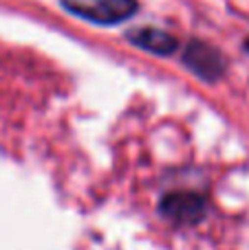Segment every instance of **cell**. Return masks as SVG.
I'll return each mask as SVG.
<instances>
[{"label":"cell","mask_w":249,"mask_h":250,"mask_svg":"<svg viewBox=\"0 0 249 250\" xmlns=\"http://www.w3.org/2000/svg\"><path fill=\"white\" fill-rule=\"evenodd\" d=\"M62 2L69 11L100 24L122 22L130 18V13L137 9L135 0H62Z\"/></svg>","instance_id":"1"},{"label":"cell","mask_w":249,"mask_h":250,"mask_svg":"<svg viewBox=\"0 0 249 250\" xmlns=\"http://www.w3.org/2000/svg\"><path fill=\"white\" fill-rule=\"evenodd\" d=\"M135 42L154 53H170L174 48V40L161 31H141V35H137Z\"/></svg>","instance_id":"3"},{"label":"cell","mask_w":249,"mask_h":250,"mask_svg":"<svg viewBox=\"0 0 249 250\" xmlns=\"http://www.w3.org/2000/svg\"><path fill=\"white\" fill-rule=\"evenodd\" d=\"M161 211L176 224H194L205 213V200L192 191H179V193H170L163 200Z\"/></svg>","instance_id":"2"}]
</instances>
